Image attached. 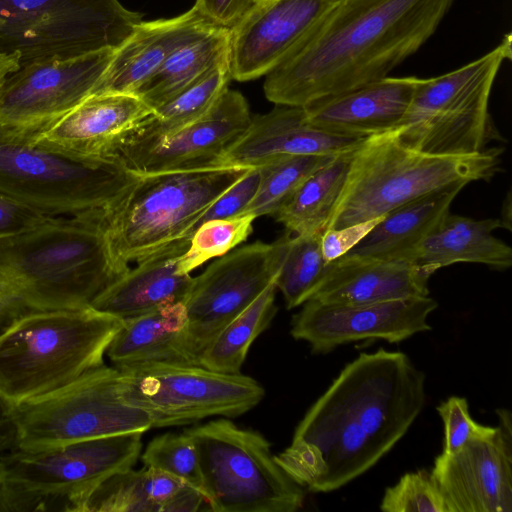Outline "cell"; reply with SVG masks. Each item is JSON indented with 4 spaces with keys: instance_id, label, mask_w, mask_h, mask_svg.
Listing matches in <instances>:
<instances>
[{
    "instance_id": "6da1fadb",
    "label": "cell",
    "mask_w": 512,
    "mask_h": 512,
    "mask_svg": "<svg viewBox=\"0 0 512 512\" xmlns=\"http://www.w3.org/2000/svg\"><path fill=\"white\" fill-rule=\"evenodd\" d=\"M425 403V374L405 353H360L309 408L275 459L303 488L337 490L386 455Z\"/></svg>"
},
{
    "instance_id": "7a4b0ae2",
    "label": "cell",
    "mask_w": 512,
    "mask_h": 512,
    "mask_svg": "<svg viewBox=\"0 0 512 512\" xmlns=\"http://www.w3.org/2000/svg\"><path fill=\"white\" fill-rule=\"evenodd\" d=\"M454 1L338 0L266 75V98L304 106L387 77L434 34Z\"/></svg>"
},
{
    "instance_id": "3957f363",
    "label": "cell",
    "mask_w": 512,
    "mask_h": 512,
    "mask_svg": "<svg viewBox=\"0 0 512 512\" xmlns=\"http://www.w3.org/2000/svg\"><path fill=\"white\" fill-rule=\"evenodd\" d=\"M122 274L102 212L51 217L0 240V284L30 310L90 306Z\"/></svg>"
},
{
    "instance_id": "277c9868",
    "label": "cell",
    "mask_w": 512,
    "mask_h": 512,
    "mask_svg": "<svg viewBox=\"0 0 512 512\" xmlns=\"http://www.w3.org/2000/svg\"><path fill=\"white\" fill-rule=\"evenodd\" d=\"M122 325L91 306L20 314L0 333V395L17 406L104 365Z\"/></svg>"
},
{
    "instance_id": "5b68a950",
    "label": "cell",
    "mask_w": 512,
    "mask_h": 512,
    "mask_svg": "<svg viewBox=\"0 0 512 512\" xmlns=\"http://www.w3.org/2000/svg\"><path fill=\"white\" fill-rule=\"evenodd\" d=\"M501 152L490 148L473 155L441 156L405 146L393 130L366 137L353 151L326 229L383 216L455 185L488 181L500 170Z\"/></svg>"
},
{
    "instance_id": "8992f818",
    "label": "cell",
    "mask_w": 512,
    "mask_h": 512,
    "mask_svg": "<svg viewBox=\"0 0 512 512\" xmlns=\"http://www.w3.org/2000/svg\"><path fill=\"white\" fill-rule=\"evenodd\" d=\"M248 167H201L139 175L105 214L111 256L124 273L130 262L191 237L197 220Z\"/></svg>"
},
{
    "instance_id": "52a82bcc",
    "label": "cell",
    "mask_w": 512,
    "mask_h": 512,
    "mask_svg": "<svg viewBox=\"0 0 512 512\" xmlns=\"http://www.w3.org/2000/svg\"><path fill=\"white\" fill-rule=\"evenodd\" d=\"M141 432L0 455V512H81L93 489L141 456Z\"/></svg>"
},
{
    "instance_id": "ba28073f",
    "label": "cell",
    "mask_w": 512,
    "mask_h": 512,
    "mask_svg": "<svg viewBox=\"0 0 512 512\" xmlns=\"http://www.w3.org/2000/svg\"><path fill=\"white\" fill-rule=\"evenodd\" d=\"M138 178L116 154L74 161L0 123V195L45 216L106 214Z\"/></svg>"
},
{
    "instance_id": "9c48e42d",
    "label": "cell",
    "mask_w": 512,
    "mask_h": 512,
    "mask_svg": "<svg viewBox=\"0 0 512 512\" xmlns=\"http://www.w3.org/2000/svg\"><path fill=\"white\" fill-rule=\"evenodd\" d=\"M511 34L478 59L422 79L394 133L405 146L428 154L465 156L487 150L499 137L489 113L498 71L511 59Z\"/></svg>"
},
{
    "instance_id": "30bf717a",
    "label": "cell",
    "mask_w": 512,
    "mask_h": 512,
    "mask_svg": "<svg viewBox=\"0 0 512 512\" xmlns=\"http://www.w3.org/2000/svg\"><path fill=\"white\" fill-rule=\"evenodd\" d=\"M200 460L213 512H295L305 490L277 463L260 433L217 419L185 430Z\"/></svg>"
},
{
    "instance_id": "8fae6325",
    "label": "cell",
    "mask_w": 512,
    "mask_h": 512,
    "mask_svg": "<svg viewBox=\"0 0 512 512\" xmlns=\"http://www.w3.org/2000/svg\"><path fill=\"white\" fill-rule=\"evenodd\" d=\"M141 21L118 0H0V52L21 66L115 50Z\"/></svg>"
},
{
    "instance_id": "7c38bea8",
    "label": "cell",
    "mask_w": 512,
    "mask_h": 512,
    "mask_svg": "<svg viewBox=\"0 0 512 512\" xmlns=\"http://www.w3.org/2000/svg\"><path fill=\"white\" fill-rule=\"evenodd\" d=\"M16 447L39 449L152 428L123 396L121 372L105 364L67 386L15 406Z\"/></svg>"
},
{
    "instance_id": "4fadbf2b",
    "label": "cell",
    "mask_w": 512,
    "mask_h": 512,
    "mask_svg": "<svg viewBox=\"0 0 512 512\" xmlns=\"http://www.w3.org/2000/svg\"><path fill=\"white\" fill-rule=\"evenodd\" d=\"M117 368L124 398L148 413L152 428L191 424L210 416L236 417L265 395L262 385L249 376L198 365L154 362Z\"/></svg>"
},
{
    "instance_id": "5bb4252c",
    "label": "cell",
    "mask_w": 512,
    "mask_h": 512,
    "mask_svg": "<svg viewBox=\"0 0 512 512\" xmlns=\"http://www.w3.org/2000/svg\"><path fill=\"white\" fill-rule=\"evenodd\" d=\"M284 236L273 243L257 241L226 253L193 278L183 304L185 346L193 365L217 334L265 288L276 281Z\"/></svg>"
},
{
    "instance_id": "9a60e30c",
    "label": "cell",
    "mask_w": 512,
    "mask_h": 512,
    "mask_svg": "<svg viewBox=\"0 0 512 512\" xmlns=\"http://www.w3.org/2000/svg\"><path fill=\"white\" fill-rule=\"evenodd\" d=\"M115 50L21 65L0 86V123L32 134L91 96Z\"/></svg>"
},
{
    "instance_id": "2e32d148",
    "label": "cell",
    "mask_w": 512,
    "mask_h": 512,
    "mask_svg": "<svg viewBox=\"0 0 512 512\" xmlns=\"http://www.w3.org/2000/svg\"><path fill=\"white\" fill-rule=\"evenodd\" d=\"M437 306L429 295L365 304L308 300L293 316L290 333L294 339L307 342L315 354L359 340L396 343L431 330L427 320Z\"/></svg>"
},
{
    "instance_id": "e0dca14e",
    "label": "cell",
    "mask_w": 512,
    "mask_h": 512,
    "mask_svg": "<svg viewBox=\"0 0 512 512\" xmlns=\"http://www.w3.org/2000/svg\"><path fill=\"white\" fill-rule=\"evenodd\" d=\"M251 119L245 97L228 88L195 121L161 137L122 142L114 154L139 175L219 167L217 160L247 130Z\"/></svg>"
},
{
    "instance_id": "ac0fdd59",
    "label": "cell",
    "mask_w": 512,
    "mask_h": 512,
    "mask_svg": "<svg viewBox=\"0 0 512 512\" xmlns=\"http://www.w3.org/2000/svg\"><path fill=\"white\" fill-rule=\"evenodd\" d=\"M499 424L454 454H439L431 473L448 512L512 511V421L497 410Z\"/></svg>"
},
{
    "instance_id": "d6986e66",
    "label": "cell",
    "mask_w": 512,
    "mask_h": 512,
    "mask_svg": "<svg viewBox=\"0 0 512 512\" xmlns=\"http://www.w3.org/2000/svg\"><path fill=\"white\" fill-rule=\"evenodd\" d=\"M338 0H259L230 29L231 77L266 76L310 36Z\"/></svg>"
},
{
    "instance_id": "ffe728a7",
    "label": "cell",
    "mask_w": 512,
    "mask_h": 512,
    "mask_svg": "<svg viewBox=\"0 0 512 512\" xmlns=\"http://www.w3.org/2000/svg\"><path fill=\"white\" fill-rule=\"evenodd\" d=\"M152 113L153 109L134 94H94L26 135L35 145L65 158L94 162L115 155L119 144Z\"/></svg>"
},
{
    "instance_id": "44dd1931",
    "label": "cell",
    "mask_w": 512,
    "mask_h": 512,
    "mask_svg": "<svg viewBox=\"0 0 512 512\" xmlns=\"http://www.w3.org/2000/svg\"><path fill=\"white\" fill-rule=\"evenodd\" d=\"M421 81L414 76H387L302 107L308 123L317 129L366 138L398 127Z\"/></svg>"
},
{
    "instance_id": "7402d4cb",
    "label": "cell",
    "mask_w": 512,
    "mask_h": 512,
    "mask_svg": "<svg viewBox=\"0 0 512 512\" xmlns=\"http://www.w3.org/2000/svg\"><path fill=\"white\" fill-rule=\"evenodd\" d=\"M252 117L247 130L217 160L219 167H258L285 156H333L356 148L364 138L324 132L308 123L302 106L277 105Z\"/></svg>"
},
{
    "instance_id": "603a6c76",
    "label": "cell",
    "mask_w": 512,
    "mask_h": 512,
    "mask_svg": "<svg viewBox=\"0 0 512 512\" xmlns=\"http://www.w3.org/2000/svg\"><path fill=\"white\" fill-rule=\"evenodd\" d=\"M215 28L194 6L176 17L142 20L115 49L92 95L134 94L172 52Z\"/></svg>"
},
{
    "instance_id": "cb8c5ba5",
    "label": "cell",
    "mask_w": 512,
    "mask_h": 512,
    "mask_svg": "<svg viewBox=\"0 0 512 512\" xmlns=\"http://www.w3.org/2000/svg\"><path fill=\"white\" fill-rule=\"evenodd\" d=\"M181 238L138 261L91 303V307L122 320L136 317L162 306L183 303L193 277L180 270V259L190 244Z\"/></svg>"
},
{
    "instance_id": "d4e9b609",
    "label": "cell",
    "mask_w": 512,
    "mask_h": 512,
    "mask_svg": "<svg viewBox=\"0 0 512 512\" xmlns=\"http://www.w3.org/2000/svg\"><path fill=\"white\" fill-rule=\"evenodd\" d=\"M432 274L428 268L410 261L343 255L330 262L323 281L309 300L365 304L428 296Z\"/></svg>"
},
{
    "instance_id": "484cf974",
    "label": "cell",
    "mask_w": 512,
    "mask_h": 512,
    "mask_svg": "<svg viewBox=\"0 0 512 512\" xmlns=\"http://www.w3.org/2000/svg\"><path fill=\"white\" fill-rule=\"evenodd\" d=\"M464 187L455 185L390 211L345 256L414 262L419 245L450 211Z\"/></svg>"
},
{
    "instance_id": "4316f807",
    "label": "cell",
    "mask_w": 512,
    "mask_h": 512,
    "mask_svg": "<svg viewBox=\"0 0 512 512\" xmlns=\"http://www.w3.org/2000/svg\"><path fill=\"white\" fill-rule=\"evenodd\" d=\"M502 226L500 219L476 220L449 211L419 245L414 262L433 273L459 262L508 269L512 265V249L492 234Z\"/></svg>"
},
{
    "instance_id": "83f0119b",
    "label": "cell",
    "mask_w": 512,
    "mask_h": 512,
    "mask_svg": "<svg viewBox=\"0 0 512 512\" xmlns=\"http://www.w3.org/2000/svg\"><path fill=\"white\" fill-rule=\"evenodd\" d=\"M186 324L183 303L125 319L106 354L116 367L154 362L193 365L185 346Z\"/></svg>"
},
{
    "instance_id": "f1b7e54d",
    "label": "cell",
    "mask_w": 512,
    "mask_h": 512,
    "mask_svg": "<svg viewBox=\"0 0 512 512\" xmlns=\"http://www.w3.org/2000/svg\"><path fill=\"white\" fill-rule=\"evenodd\" d=\"M356 148L335 155L311 173L273 215L276 221L292 234H323Z\"/></svg>"
},
{
    "instance_id": "f546056e",
    "label": "cell",
    "mask_w": 512,
    "mask_h": 512,
    "mask_svg": "<svg viewBox=\"0 0 512 512\" xmlns=\"http://www.w3.org/2000/svg\"><path fill=\"white\" fill-rule=\"evenodd\" d=\"M230 29L217 27L179 47L134 93L152 109L229 55Z\"/></svg>"
},
{
    "instance_id": "4dcf8cb0",
    "label": "cell",
    "mask_w": 512,
    "mask_h": 512,
    "mask_svg": "<svg viewBox=\"0 0 512 512\" xmlns=\"http://www.w3.org/2000/svg\"><path fill=\"white\" fill-rule=\"evenodd\" d=\"M230 80L228 55L193 83L155 107L153 113L122 142L161 137L195 121L217 102L228 89Z\"/></svg>"
},
{
    "instance_id": "1f68e13d",
    "label": "cell",
    "mask_w": 512,
    "mask_h": 512,
    "mask_svg": "<svg viewBox=\"0 0 512 512\" xmlns=\"http://www.w3.org/2000/svg\"><path fill=\"white\" fill-rule=\"evenodd\" d=\"M276 283L265 288L212 340L199 358V366L226 373H241L254 340L270 325L275 306Z\"/></svg>"
},
{
    "instance_id": "d6a6232c",
    "label": "cell",
    "mask_w": 512,
    "mask_h": 512,
    "mask_svg": "<svg viewBox=\"0 0 512 512\" xmlns=\"http://www.w3.org/2000/svg\"><path fill=\"white\" fill-rule=\"evenodd\" d=\"M167 489L164 474L151 467L119 471L86 498L81 512H161Z\"/></svg>"
},
{
    "instance_id": "836d02e7",
    "label": "cell",
    "mask_w": 512,
    "mask_h": 512,
    "mask_svg": "<svg viewBox=\"0 0 512 512\" xmlns=\"http://www.w3.org/2000/svg\"><path fill=\"white\" fill-rule=\"evenodd\" d=\"M322 234L284 235V246L276 287L288 309L303 305L323 281L330 262L321 249Z\"/></svg>"
},
{
    "instance_id": "e575fe53",
    "label": "cell",
    "mask_w": 512,
    "mask_h": 512,
    "mask_svg": "<svg viewBox=\"0 0 512 512\" xmlns=\"http://www.w3.org/2000/svg\"><path fill=\"white\" fill-rule=\"evenodd\" d=\"M334 156H285L263 165L258 190L242 214L273 216L311 173Z\"/></svg>"
},
{
    "instance_id": "d590c367",
    "label": "cell",
    "mask_w": 512,
    "mask_h": 512,
    "mask_svg": "<svg viewBox=\"0 0 512 512\" xmlns=\"http://www.w3.org/2000/svg\"><path fill=\"white\" fill-rule=\"evenodd\" d=\"M254 220L253 215L241 214L201 224L192 234L189 247L180 259V270L190 274L204 262L230 252L248 238Z\"/></svg>"
},
{
    "instance_id": "8d00e7d4",
    "label": "cell",
    "mask_w": 512,
    "mask_h": 512,
    "mask_svg": "<svg viewBox=\"0 0 512 512\" xmlns=\"http://www.w3.org/2000/svg\"><path fill=\"white\" fill-rule=\"evenodd\" d=\"M141 460L144 466L167 473L204 495L199 455L185 431L155 437L141 454Z\"/></svg>"
},
{
    "instance_id": "74e56055",
    "label": "cell",
    "mask_w": 512,
    "mask_h": 512,
    "mask_svg": "<svg viewBox=\"0 0 512 512\" xmlns=\"http://www.w3.org/2000/svg\"><path fill=\"white\" fill-rule=\"evenodd\" d=\"M380 509L385 512H448L439 485L426 469L406 473L388 487Z\"/></svg>"
},
{
    "instance_id": "f35d334b",
    "label": "cell",
    "mask_w": 512,
    "mask_h": 512,
    "mask_svg": "<svg viewBox=\"0 0 512 512\" xmlns=\"http://www.w3.org/2000/svg\"><path fill=\"white\" fill-rule=\"evenodd\" d=\"M437 411L444 424L445 454H454L473 439L489 435L495 429L476 422L469 413L467 400L463 397H449L437 407Z\"/></svg>"
},
{
    "instance_id": "ab89813d",
    "label": "cell",
    "mask_w": 512,
    "mask_h": 512,
    "mask_svg": "<svg viewBox=\"0 0 512 512\" xmlns=\"http://www.w3.org/2000/svg\"><path fill=\"white\" fill-rule=\"evenodd\" d=\"M264 173L263 166L250 167L224 191L197 220L193 233L204 222L241 215L254 198Z\"/></svg>"
},
{
    "instance_id": "60d3db41",
    "label": "cell",
    "mask_w": 512,
    "mask_h": 512,
    "mask_svg": "<svg viewBox=\"0 0 512 512\" xmlns=\"http://www.w3.org/2000/svg\"><path fill=\"white\" fill-rule=\"evenodd\" d=\"M383 216L342 228L326 229L321 236V249L325 260L332 262L348 253L382 220Z\"/></svg>"
},
{
    "instance_id": "b9f144b4",
    "label": "cell",
    "mask_w": 512,
    "mask_h": 512,
    "mask_svg": "<svg viewBox=\"0 0 512 512\" xmlns=\"http://www.w3.org/2000/svg\"><path fill=\"white\" fill-rule=\"evenodd\" d=\"M49 218L0 195V240L30 230Z\"/></svg>"
},
{
    "instance_id": "7bdbcfd3",
    "label": "cell",
    "mask_w": 512,
    "mask_h": 512,
    "mask_svg": "<svg viewBox=\"0 0 512 512\" xmlns=\"http://www.w3.org/2000/svg\"><path fill=\"white\" fill-rule=\"evenodd\" d=\"M259 0H196L194 7L213 25L233 28Z\"/></svg>"
},
{
    "instance_id": "ee69618b",
    "label": "cell",
    "mask_w": 512,
    "mask_h": 512,
    "mask_svg": "<svg viewBox=\"0 0 512 512\" xmlns=\"http://www.w3.org/2000/svg\"><path fill=\"white\" fill-rule=\"evenodd\" d=\"M203 504H207L203 493L184 483L164 505L162 512H196L201 510Z\"/></svg>"
},
{
    "instance_id": "f6af8a7d",
    "label": "cell",
    "mask_w": 512,
    "mask_h": 512,
    "mask_svg": "<svg viewBox=\"0 0 512 512\" xmlns=\"http://www.w3.org/2000/svg\"><path fill=\"white\" fill-rule=\"evenodd\" d=\"M17 444L15 406L0 395V454Z\"/></svg>"
},
{
    "instance_id": "bcb514c9",
    "label": "cell",
    "mask_w": 512,
    "mask_h": 512,
    "mask_svg": "<svg viewBox=\"0 0 512 512\" xmlns=\"http://www.w3.org/2000/svg\"><path fill=\"white\" fill-rule=\"evenodd\" d=\"M29 310L17 297L0 284V333L20 314Z\"/></svg>"
},
{
    "instance_id": "7dc6e473",
    "label": "cell",
    "mask_w": 512,
    "mask_h": 512,
    "mask_svg": "<svg viewBox=\"0 0 512 512\" xmlns=\"http://www.w3.org/2000/svg\"><path fill=\"white\" fill-rule=\"evenodd\" d=\"M20 67V56L18 53L0 52V86L8 75Z\"/></svg>"
}]
</instances>
